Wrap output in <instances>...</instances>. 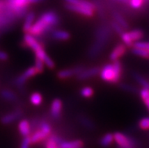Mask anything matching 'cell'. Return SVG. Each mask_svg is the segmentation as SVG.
<instances>
[{
	"mask_svg": "<svg viewBox=\"0 0 149 148\" xmlns=\"http://www.w3.org/2000/svg\"><path fill=\"white\" fill-rule=\"evenodd\" d=\"M111 34V28L106 25H102L97 28L95 33L94 42L91 45L88 53L90 58H95L100 54L106 44L108 43Z\"/></svg>",
	"mask_w": 149,
	"mask_h": 148,
	"instance_id": "1",
	"label": "cell"
},
{
	"mask_svg": "<svg viewBox=\"0 0 149 148\" xmlns=\"http://www.w3.org/2000/svg\"><path fill=\"white\" fill-rule=\"evenodd\" d=\"M100 76L102 80L109 83H119L123 73V66L119 60L113 64H107L100 69Z\"/></svg>",
	"mask_w": 149,
	"mask_h": 148,
	"instance_id": "2",
	"label": "cell"
},
{
	"mask_svg": "<svg viewBox=\"0 0 149 148\" xmlns=\"http://www.w3.org/2000/svg\"><path fill=\"white\" fill-rule=\"evenodd\" d=\"M53 29L55 28L49 24L43 17L40 16V17L37 19V21L33 23V24L30 27L28 33L31 34L36 37H39V36H41L46 33H50V32Z\"/></svg>",
	"mask_w": 149,
	"mask_h": 148,
	"instance_id": "3",
	"label": "cell"
},
{
	"mask_svg": "<svg viewBox=\"0 0 149 148\" xmlns=\"http://www.w3.org/2000/svg\"><path fill=\"white\" fill-rule=\"evenodd\" d=\"M16 15L7 8L0 11V32H5L13 26L17 21Z\"/></svg>",
	"mask_w": 149,
	"mask_h": 148,
	"instance_id": "4",
	"label": "cell"
},
{
	"mask_svg": "<svg viewBox=\"0 0 149 148\" xmlns=\"http://www.w3.org/2000/svg\"><path fill=\"white\" fill-rule=\"evenodd\" d=\"M114 141L118 148H136V142L132 137L121 132H115L113 134Z\"/></svg>",
	"mask_w": 149,
	"mask_h": 148,
	"instance_id": "5",
	"label": "cell"
},
{
	"mask_svg": "<svg viewBox=\"0 0 149 148\" xmlns=\"http://www.w3.org/2000/svg\"><path fill=\"white\" fill-rule=\"evenodd\" d=\"M39 73H40V72L38 71V69H36L35 66L34 67H30L27 68L25 71L23 72L21 75L18 76L15 79V85L18 88H22V87H24L26 81L28 80L30 78L35 76Z\"/></svg>",
	"mask_w": 149,
	"mask_h": 148,
	"instance_id": "6",
	"label": "cell"
},
{
	"mask_svg": "<svg viewBox=\"0 0 149 148\" xmlns=\"http://www.w3.org/2000/svg\"><path fill=\"white\" fill-rule=\"evenodd\" d=\"M22 46L30 48L33 51H36L40 48L44 47L42 43L40 41L37 40L36 36H33L28 33H25L24 36V40L22 41Z\"/></svg>",
	"mask_w": 149,
	"mask_h": 148,
	"instance_id": "7",
	"label": "cell"
},
{
	"mask_svg": "<svg viewBox=\"0 0 149 148\" xmlns=\"http://www.w3.org/2000/svg\"><path fill=\"white\" fill-rule=\"evenodd\" d=\"M65 8L69 11H74L76 13L82 15L85 17H92L94 16L95 11V10L90 8H87L83 6H78V5H74V4L66 3Z\"/></svg>",
	"mask_w": 149,
	"mask_h": 148,
	"instance_id": "8",
	"label": "cell"
},
{
	"mask_svg": "<svg viewBox=\"0 0 149 148\" xmlns=\"http://www.w3.org/2000/svg\"><path fill=\"white\" fill-rule=\"evenodd\" d=\"M85 67L83 66H78V67H74L72 68H68V69H61L60 71L57 73V77L59 79H67L74 76L78 75L80 72H82Z\"/></svg>",
	"mask_w": 149,
	"mask_h": 148,
	"instance_id": "9",
	"label": "cell"
},
{
	"mask_svg": "<svg viewBox=\"0 0 149 148\" xmlns=\"http://www.w3.org/2000/svg\"><path fill=\"white\" fill-rule=\"evenodd\" d=\"M23 116V112L21 110H15V111L11 113H8L7 114L4 115L1 117L0 121L3 125H8V124L13 123L15 121H17L21 116Z\"/></svg>",
	"mask_w": 149,
	"mask_h": 148,
	"instance_id": "10",
	"label": "cell"
},
{
	"mask_svg": "<svg viewBox=\"0 0 149 148\" xmlns=\"http://www.w3.org/2000/svg\"><path fill=\"white\" fill-rule=\"evenodd\" d=\"M62 101L59 98H55L52 101L50 107V115L52 118L55 120H58L61 117L62 112Z\"/></svg>",
	"mask_w": 149,
	"mask_h": 148,
	"instance_id": "11",
	"label": "cell"
},
{
	"mask_svg": "<svg viewBox=\"0 0 149 148\" xmlns=\"http://www.w3.org/2000/svg\"><path fill=\"white\" fill-rule=\"evenodd\" d=\"M100 72V68L98 67H90L88 69H84L82 72L77 75V79L79 81H83L89 79L93 76H95L97 74H98Z\"/></svg>",
	"mask_w": 149,
	"mask_h": 148,
	"instance_id": "12",
	"label": "cell"
},
{
	"mask_svg": "<svg viewBox=\"0 0 149 148\" xmlns=\"http://www.w3.org/2000/svg\"><path fill=\"white\" fill-rule=\"evenodd\" d=\"M127 52V46L124 44H117L110 54V59L112 61L117 60Z\"/></svg>",
	"mask_w": 149,
	"mask_h": 148,
	"instance_id": "13",
	"label": "cell"
},
{
	"mask_svg": "<svg viewBox=\"0 0 149 148\" xmlns=\"http://www.w3.org/2000/svg\"><path fill=\"white\" fill-rule=\"evenodd\" d=\"M50 35L53 40L58 41H67L70 38V34L68 31L55 28L50 32Z\"/></svg>",
	"mask_w": 149,
	"mask_h": 148,
	"instance_id": "14",
	"label": "cell"
},
{
	"mask_svg": "<svg viewBox=\"0 0 149 148\" xmlns=\"http://www.w3.org/2000/svg\"><path fill=\"white\" fill-rule=\"evenodd\" d=\"M18 131L19 133L21 134V136L23 137H26L30 135L31 132V126H30V122L27 120H21L18 123Z\"/></svg>",
	"mask_w": 149,
	"mask_h": 148,
	"instance_id": "15",
	"label": "cell"
},
{
	"mask_svg": "<svg viewBox=\"0 0 149 148\" xmlns=\"http://www.w3.org/2000/svg\"><path fill=\"white\" fill-rule=\"evenodd\" d=\"M30 137L32 145H36V144L42 142V141H45L49 138V136L45 135L43 131H41L40 129H37L32 135H30Z\"/></svg>",
	"mask_w": 149,
	"mask_h": 148,
	"instance_id": "16",
	"label": "cell"
},
{
	"mask_svg": "<svg viewBox=\"0 0 149 148\" xmlns=\"http://www.w3.org/2000/svg\"><path fill=\"white\" fill-rule=\"evenodd\" d=\"M84 143L81 140L61 141L59 143V148H83Z\"/></svg>",
	"mask_w": 149,
	"mask_h": 148,
	"instance_id": "17",
	"label": "cell"
},
{
	"mask_svg": "<svg viewBox=\"0 0 149 148\" xmlns=\"http://www.w3.org/2000/svg\"><path fill=\"white\" fill-rule=\"evenodd\" d=\"M35 17H36V14L34 13L33 11L27 12V14L26 15L24 23V25H23V30H24V32L25 33H28L30 27L33 24L34 21H35Z\"/></svg>",
	"mask_w": 149,
	"mask_h": 148,
	"instance_id": "18",
	"label": "cell"
},
{
	"mask_svg": "<svg viewBox=\"0 0 149 148\" xmlns=\"http://www.w3.org/2000/svg\"><path fill=\"white\" fill-rule=\"evenodd\" d=\"M62 141L58 136L51 135L45 141V148H59V143Z\"/></svg>",
	"mask_w": 149,
	"mask_h": 148,
	"instance_id": "19",
	"label": "cell"
},
{
	"mask_svg": "<svg viewBox=\"0 0 149 148\" xmlns=\"http://www.w3.org/2000/svg\"><path fill=\"white\" fill-rule=\"evenodd\" d=\"M0 95L2 99L5 101H10V102H15L17 100V94H15L13 91L10 89H3L0 92Z\"/></svg>",
	"mask_w": 149,
	"mask_h": 148,
	"instance_id": "20",
	"label": "cell"
},
{
	"mask_svg": "<svg viewBox=\"0 0 149 148\" xmlns=\"http://www.w3.org/2000/svg\"><path fill=\"white\" fill-rule=\"evenodd\" d=\"M113 141H114L113 134L107 133L103 137H102V138L100 139V141H99V144L103 147H108L113 145Z\"/></svg>",
	"mask_w": 149,
	"mask_h": 148,
	"instance_id": "21",
	"label": "cell"
},
{
	"mask_svg": "<svg viewBox=\"0 0 149 148\" xmlns=\"http://www.w3.org/2000/svg\"><path fill=\"white\" fill-rule=\"evenodd\" d=\"M113 17L114 19V21L118 24L120 25L123 29H128L130 27V25H129L128 22L126 21V19L119 13V12H117V11H114L113 13Z\"/></svg>",
	"mask_w": 149,
	"mask_h": 148,
	"instance_id": "22",
	"label": "cell"
},
{
	"mask_svg": "<svg viewBox=\"0 0 149 148\" xmlns=\"http://www.w3.org/2000/svg\"><path fill=\"white\" fill-rule=\"evenodd\" d=\"M64 1L66 2V3L74 4V5H78V6H85V7L93 8L94 10L96 9V7H95L94 4L89 2V1H86V0H64Z\"/></svg>",
	"mask_w": 149,
	"mask_h": 148,
	"instance_id": "23",
	"label": "cell"
},
{
	"mask_svg": "<svg viewBox=\"0 0 149 148\" xmlns=\"http://www.w3.org/2000/svg\"><path fill=\"white\" fill-rule=\"evenodd\" d=\"M128 33L133 42L139 41V40H142L144 36L143 31H142V30H140V29H135V30H131V31H130V32H128Z\"/></svg>",
	"mask_w": 149,
	"mask_h": 148,
	"instance_id": "24",
	"label": "cell"
},
{
	"mask_svg": "<svg viewBox=\"0 0 149 148\" xmlns=\"http://www.w3.org/2000/svg\"><path fill=\"white\" fill-rule=\"evenodd\" d=\"M37 129H40L41 131H42L44 133L48 136H50L52 135V126L51 125L45 120H40L39 126Z\"/></svg>",
	"mask_w": 149,
	"mask_h": 148,
	"instance_id": "25",
	"label": "cell"
},
{
	"mask_svg": "<svg viewBox=\"0 0 149 148\" xmlns=\"http://www.w3.org/2000/svg\"><path fill=\"white\" fill-rule=\"evenodd\" d=\"M132 76L135 79V80L139 83V84L145 88H149V83L146 79H145L142 75H140L139 73L133 72L132 73Z\"/></svg>",
	"mask_w": 149,
	"mask_h": 148,
	"instance_id": "26",
	"label": "cell"
},
{
	"mask_svg": "<svg viewBox=\"0 0 149 148\" xmlns=\"http://www.w3.org/2000/svg\"><path fill=\"white\" fill-rule=\"evenodd\" d=\"M132 54H136L137 56L142 57L143 58H146V59H149V51L146 50L145 49H142V48L135 47L132 46Z\"/></svg>",
	"mask_w": 149,
	"mask_h": 148,
	"instance_id": "27",
	"label": "cell"
},
{
	"mask_svg": "<svg viewBox=\"0 0 149 148\" xmlns=\"http://www.w3.org/2000/svg\"><path fill=\"white\" fill-rule=\"evenodd\" d=\"M30 101L34 106H40L42 102V96L40 92H33L30 95Z\"/></svg>",
	"mask_w": 149,
	"mask_h": 148,
	"instance_id": "28",
	"label": "cell"
},
{
	"mask_svg": "<svg viewBox=\"0 0 149 148\" xmlns=\"http://www.w3.org/2000/svg\"><path fill=\"white\" fill-rule=\"evenodd\" d=\"M78 119H79V122H80L83 126H85L86 128H87V129H94L95 128V125L94 123H93V121H92L90 119L88 118V117H86V116H79Z\"/></svg>",
	"mask_w": 149,
	"mask_h": 148,
	"instance_id": "29",
	"label": "cell"
},
{
	"mask_svg": "<svg viewBox=\"0 0 149 148\" xmlns=\"http://www.w3.org/2000/svg\"><path fill=\"white\" fill-rule=\"evenodd\" d=\"M140 97L149 110V88H142L140 91Z\"/></svg>",
	"mask_w": 149,
	"mask_h": 148,
	"instance_id": "30",
	"label": "cell"
},
{
	"mask_svg": "<svg viewBox=\"0 0 149 148\" xmlns=\"http://www.w3.org/2000/svg\"><path fill=\"white\" fill-rule=\"evenodd\" d=\"M80 94L82 97L86 98H89L93 97L94 94V89L92 87L86 86L81 88L80 90Z\"/></svg>",
	"mask_w": 149,
	"mask_h": 148,
	"instance_id": "31",
	"label": "cell"
},
{
	"mask_svg": "<svg viewBox=\"0 0 149 148\" xmlns=\"http://www.w3.org/2000/svg\"><path fill=\"white\" fill-rule=\"evenodd\" d=\"M120 37L121 40H123V44H124L127 47L131 48L133 46L134 42H133L132 41V40H131V38L130 36V35H129L128 32H125L124 31V32L120 35Z\"/></svg>",
	"mask_w": 149,
	"mask_h": 148,
	"instance_id": "32",
	"label": "cell"
},
{
	"mask_svg": "<svg viewBox=\"0 0 149 148\" xmlns=\"http://www.w3.org/2000/svg\"><path fill=\"white\" fill-rule=\"evenodd\" d=\"M139 127L143 131L149 130V117H143L139 121Z\"/></svg>",
	"mask_w": 149,
	"mask_h": 148,
	"instance_id": "33",
	"label": "cell"
},
{
	"mask_svg": "<svg viewBox=\"0 0 149 148\" xmlns=\"http://www.w3.org/2000/svg\"><path fill=\"white\" fill-rule=\"evenodd\" d=\"M129 3L133 9H139L143 6L144 4H146V2L145 0H129Z\"/></svg>",
	"mask_w": 149,
	"mask_h": 148,
	"instance_id": "34",
	"label": "cell"
},
{
	"mask_svg": "<svg viewBox=\"0 0 149 148\" xmlns=\"http://www.w3.org/2000/svg\"><path fill=\"white\" fill-rule=\"evenodd\" d=\"M111 25L112 29H113V30H114V31L118 34V35H120V36L121 34L124 32V29H123L120 25L118 24L116 21H112Z\"/></svg>",
	"mask_w": 149,
	"mask_h": 148,
	"instance_id": "35",
	"label": "cell"
},
{
	"mask_svg": "<svg viewBox=\"0 0 149 148\" xmlns=\"http://www.w3.org/2000/svg\"><path fill=\"white\" fill-rule=\"evenodd\" d=\"M31 145H32V143H31L30 137V135H28V136L24 137L21 143V145H20V148H30Z\"/></svg>",
	"mask_w": 149,
	"mask_h": 148,
	"instance_id": "36",
	"label": "cell"
},
{
	"mask_svg": "<svg viewBox=\"0 0 149 148\" xmlns=\"http://www.w3.org/2000/svg\"><path fill=\"white\" fill-rule=\"evenodd\" d=\"M43 63L45 65L47 66V67H49V69H53V68H55V63L52 60V58L49 56V55H46L45 57V58L43 59Z\"/></svg>",
	"mask_w": 149,
	"mask_h": 148,
	"instance_id": "37",
	"label": "cell"
},
{
	"mask_svg": "<svg viewBox=\"0 0 149 148\" xmlns=\"http://www.w3.org/2000/svg\"><path fill=\"white\" fill-rule=\"evenodd\" d=\"M35 67H36V69H38V71L40 72V73H41L43 71L44 69V63L43 61L39 58H36L35 59Z\"/></svg>",
	"mask_w": 149,
	"mask_h": 148,
	"instance_id": "38",
	"label": "cell"
},
{
	"mask_svg": "<svg viewBox=\"0 0 149 148\" xmlns=\"http://www.w3.org/2000/svg\"><path fill=\"white\" fill-rule=\"evenodd\" d=\"M133 46L135 47L142 48V49H145L146 50L149 51V42H136L133 44Z\"/></svg>",
	"mask_w": 149,
	"mask_h": 148,
	"instance_id": "39",
	"label": "cell"
},
{
	"mask_svg": "<svg viewBox=\"0 0 149 148\" xmlns=\"http://www.w3.org/2000/svg\"><path fill=\"white\" fill-rule=\"evenodd\" d=\"M120 88H122L123 90L127 91V92H135L136 91V88L134 86H132L131 85L129 84H120Z\"/></svg>",
	"mask_w": 149,
	"mask_h": 148,
	"instance_id": "40",
	"label": "cell"
},
{
	"mask_svg": "<svg viewBox=\"0 0 149 148\" xmlns=\"http://www.w3.org/2000/svg\"><path fill=\"white\" fill-rule=\"evenodd\" d=\"M8 59V54L6 51L0 50V60L5 61V60H7Z\"/></svg>",
	"mask_w": 149,
	"mask_h": 148,
	"instance_id": "41",
	"label": "cell"
},
{
	"mask_svg": "<svg viewBox=\"0 0 149 148\" xmlns=\"http://www.w3.org/2000/svg\"><path fill=\"white\" fill-rule=\"evenodd\" d=\"M6 0H0V11L6 8Z\"/></svg>",
	"mask_w": 149,
	"mask_h": 148,
	"instance_id": "42",
	"label": "cell"
},
{
	"mask_svg": "<svg viewBox=\"0 0 149 148\" xmlns=\"http://www.w3.org/2000/svg\"><path fill=\"white\" fill-rule=\"evenodd\" d=\"M44 0H29V3L30 5L31 4H36V3H40V2H43Z\"/></svg>",
	"mask_w": 149,
	"mask_h": 148,
	"instance_id": "43",
	"label": "cell"
},
{
	"mask_svg": "<svg viewBox=\"0 0 149 148\" xmlns=\"http://www.w3.org/2000/svg\"><path fill=\"white\" fill-rule=\"evenodd\" d=\"M120 2H123V3H126V2H129V0H119Z\"/></svg>",
	"mask_w": 149,
	"mask_h": 148,
	"instance_id": "44",
	"label": "cell"
},
{
	"mask_svg": "<svg viewBox=\"0 0 149 148\" xmlns=\"http://www.w3.org/2000/svg\"><path fill=\"white\" fill-rule=\"evenodd\" d=\"M146 3H149V0H145Z\"/></svg>",
	"mask_w": 149,
	"mask_h": 148,
	"instance_id": "45",
	"label": "cell"
}]
</instances>
